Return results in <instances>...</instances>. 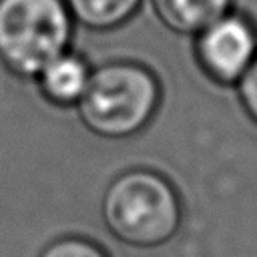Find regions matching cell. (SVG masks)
Listing matches in <instances>:
<instances>
[{
    "mask_svg": "<svg viewBox=\"0 0 257 257\" xmlns=\"http://www.w3.org/2000/svg\"><path fill=\"white\" fill-rule=\"evenodd\" d=\"M161 100V80L147 64L114 58L92 66L74 110L90 135L106 141H124L153 122Z\"/></svg>",
    "mask_w": 257,
    "mask_h": 257,
    "instance_id": "obj_1",
    "label": "cell"
},
{
    "mask_svg": "<svg viewBox=\"0 0 257 257\" xmlns=\"http://www.w3.org/2000/svg\"><path fill=\"white\" fill-rule=\"evenodd\" d=\"M100 217L118 243L135 249H155L179 233L183 203L177 187L163 173L135 167L120 171L104 187Z\"/></svg>",
    "mask_w": 257,
    "mask_h": 257,
    "instance_id": "obj_2",
    "label": "cell"
},
{
    "mask_svg": "<svg viewBox=\"0 0 257 257\" xmlns=\"http://www.w3.org/2000/svg\"><path fill=\"white\" fill-rule=\"evenodd\" d=\"M74 26L64 0H0V64L18 78H36L72 48Z\"/></svg>",
    "mask_w": 257,
    "mask_h": 257,
    "instance_id": "obj_3",
    "label": "cell"
},
{
    "mask_svg": "<svg viewBox=\"0 0 257 257\" xmlns=\"http://www.w3.org/2000/svg\"><path fill=\"white\" fill-rule=\"evenodd\" d=\"M257 56V28L239 14L229 12L195 36V58L207 78L235 86Z\"/></svg>",
    "mask_w": 257,
    "mask_h": 257,
    "instance_id": "obj_4",
    "label": "cell"
},
{
    "mask_svg": "<svg viewBox=\"0 0 257 257\" xmlns=\"http://www.w3.org/2000/svg\"><path fill=\"white\" fill-rule=\"evenodd\" d=\"M92 66L84 54L74 48L60 52L38 74L36 86L40 96L56 108H74L88 84Z\"/></svg>",
    "mask_w": 257,
    "mask_h": 257,
    "instance_id": "obj_5",
    "label": "cell"
},
{
    "mask_svg": "<svg viewBox=\"0 0 257 257\" xmlns=\"http://www.w3.org/2000/svg\"><path fill=\"white\" fill-rule=\"evenodd\" d=\"M159 22L175 34L197 36L209 24L229 14L233 0H151Z\"/></svg>",
    "mask_w": 257,
    "mask_h": 257,
    "instance_id": "obj_6",
    "label": "cell"
},
{
    "mask_svg": "<svg viewBox=\"0 0 257 257\" xmlns=\"http://www.w3.org/2000/svg\"><path fill=\"white\" fill-rule=\"evenodd\" d=\"M74 22L94 32L116 30L126 24L145 0H64Z\"/></svg>",
    "mask_w": 257,
    "mask_h": 257,
    "instance_id": "obj_7",
    "label": "cell"
},
{
    "mask_svg": "<svg viewBox=\"0 0 257 257\" xmlns=\"http://www.w3.org/2000/svg\"><path fill=\"white\" fill-rule=\"evenodd\" d=\"M36 257H110L96 241L84 235H60L46 243Z\"/></svg>",
    "mask_w": 257,
    "mask_h": 257,
    "instance_id": "obj_8",
    "label": "cell"
},
{
    "mask_svg": "<svg viewBox=\"0 0 257 257\" xmlns=\"http://www.w3.org/2000/svg\"><path fill=\"white\" fill-rule=\"evenodd\" d=\"M235 90L245 114L257 124V56L247 68V72L235 84Z\"/></svg>",
    "mask_w": 257,
    "mask_h": 257,
    "instance_id": "obj_9",
    "label": "cell"
}]
</instances>
